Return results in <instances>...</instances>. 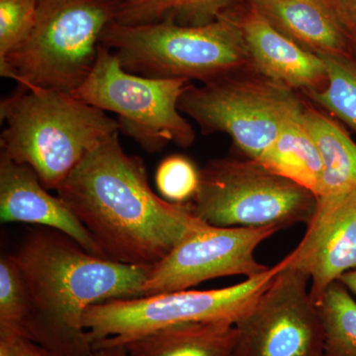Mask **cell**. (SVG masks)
Masks as SVG:
<instances>
[{
	"label": "cell",
	"instance_id": "d6986e66",
	"mask_svg": "<svg viewBox=\"0 0 356 356\" xmlns=\"http://www.w3.org/2000/svg\"><path fill=\"white\" fill-rule=\"evenodd\" d=\"M243 0H123L114 22L123 25L152 24L172 21L199 26L216 21Z\"/></svg>",
	"mask_w": 356,
	"mask_h": 356
},
{
	"label": "cell",
	"instance_id": "30bf717a",
	"mask_svg": "<svg viewBox=\"0 0 356 356\" xmlns=\"http://www.w3.org/2000/svg\"><path fill=\"white\" fill-rule=\"evenodd\" d=\"M236 325L234 356H325L324 327L308 276L285 266Z\"/></svg>",
	"mask_w": 356,
	"mask_h": 356
},
{
	"label": "cell",
	"instance_id": "cb8c5ba5",
	"mask_svg": "<svg viewBox=\"0 0 356 356\" xmlns=\"http://www.w3.org/2000/svg\"><path fill=\"white\" fill-rule=\"evenodd\" d=\"M39 4L40 0H0V64L29 38Z\"/></svg>",
	"mask_w": 356,
	"mask_h": 356
},
{
	"label": "cell",
	"instance_id": "4316f807",
	"mask_svg": "<svg viewBox=\"0 0 356 356\" xmlns=\"http://www.w3.org/2000/svg\"><path fill=\"white\" fill-rule=\"evenodd\" d=\"M90 356H129L124 346H100L95 348Z\"/></svg>",
	"mask_w": 356,
	"mask_h": 356
},
{
	"label": "cell",
	"instance_id": "484cf974",
	"mask_svg": "<svg viewBox=\"0 0 356 356\" xmlns=\"http://www.w3.org/2000/svg\"><path fill=\"white\" fill-rule=\"evenodd\" d=\"M0 339H3L8 343L9 356H58L44 346L25 337Z\"/></svg>",
	"mask_w": 356,
	"mask_h": 356
},
{
	"label": "cell",
	"instance_id": "8992f818",
	"mask_svg": "<svg viewBox=\"0 0 356 356\" xmlns=\"http://www.w3.org/2000/svg\"><path fill=\"white\" fill-rule=\"evenodd\" d=\"M201 221L224 228L280 229L310 221L317 196L255 159H212L200 170L191 202Z\"/></svg>",
	"mask_w": 356,
	"mask_h": 356
},
{
	"label": "cell",
	"instance_id": "9a60e30c",
	"mask_svg": "<svg viewBox=\"0 0 356 356\" xmlns=\"http://www.w3.org/2000/svg\"><path fill=\"white\" fill-rule=\"evenodd\" d=\"M250 4L307 51L318 56H353L332 0H250Z\"/></svg>",
	"mask_w": 356,
	"mask_h": 356
},
{
	"label": "cell",
	"instance_id": "83f0119b",
	"mask_svg": "<svg viewBox=\"0 0 356 356\" xmlns=\"http://www.w3.org/2000/svg\"><path fill=\"white\" fill-rule=\"evenodd\" d=\"M348 291L356 295V268L344 273L339 280Z\"/></svg>",
	"mask_w": 356,
	"mask_h": 356
},
{
	"label": "cell",
	"instance_id": "277c9868",
	"mask_svg": "<svg viewBox=\"0 0 356 356\" xmlns=\"http://www.w3.org/2000/svg\"><path fill=\"white\" fill-rule=\"evenodd\" d=\"M100 42L127 72L152 79L206 83L252 70L242 29L231 10L214 22L199 26L172 21L142 25L112 22Z\"/></svg>",
	"mask_w": 356,
	"mask_h": 356
},
{
	"label": "cell",
	"instance_id": "d4e9b609",
	"mask_svg": "<svg viewBox=\"0 0 356 356\" xmlns=\"http://www.w3.org/2000/svg\"><path fill=\"white\" fill-rule=\"evenodd\" d=\"M351 53L356 58V0H332Z\"/></svg>",
	"mask_w": 356,
	"mask_h": 356
},
{
	"label": "cell",
	"instance_id": "9c48e42d",
	"mask_svg": "<svg viewBox=\"0 0 356 356\" xmlns=\"http://www.w3.org/2000/svg\"><path fill=\"white\" fill-rule=\"evenodd\" d=\"M191 83L184 79H152L129 72L100 44L95 67L72 95L116 114L119 131L154 154L170 143L181 147L193 144V128L178 106Z\"/></svg>",
	"mask_w": 356,
	"mask_h": 356
},
{
	"label": "cell",
	"instance_id": "f1b7e54d",
	"mask_svg": "<svg viewBox=\"0 0 356 356\" xmlns=\"http://www.w3.org/2000/svg\"><path fill=\"white\" fill-rule=\"evenodd\" d=\"M119 1H123V0H119Z\"/></svg>",
	"mask_w": 356,
	"mask_h": 356
},
{
	"label": "cell",
	"instance_id": "8fae6325",
	"mask_svg": "<svg viewBox=\"0 0 356 356\" xmlns=\"http://www.w3.org/2000/svg\"><path fill=\"white\" fill-rule=\"evenodd\" d=\"M278 231L276 227L224 228L204 224L152 267L142 295L181 291L228 276L259 275L269 267L255 259V250Z\"/></svg>",
	"mask_w": 356,
	"mask_h": 356
},
{
	"label": "cell",
	"instance_id": "44dd1931",
	"mask_svg": "<svg viewBox=\"0 0 356 356\" xmlns=\"http://www.w3.org/2000/svg\"><path fill=\"white\" fill-rule=\"evenodd\" d=\"M320 57L327 69V83L322 89L304 95L356 133V58L353 56Z\"/></svg>",
	"mask_w": 356,
	"mask_h": 356
},
{
	"label": "cell",
	"instance_id": "6da1fadb",
	"mask_svg": "<svg viewBox=\"0 0 356 356\" xmlns=\"http://www.w3.org/2000/svg\"><path fill=\"white\" fill-rule=\"evenodd\" d=\"M104 259L154 266L205 222L191 204L154 193L144 161L124 151L118 133L97 145L57 189Z\"/></svg>",
	"mask_w": 356,
	"mask_h": 356
},
{
	"label": "cell",
	"instance_id": "2e32d148",
	"mask_svg": "<svg viewBox=\"0 0 356 356\" xmlns=\"http://www.w3.org/2000/svg\"><path fill=\"white\" fill-rule=\"evenodd\" d=\"M236 325L185 323L163 327L124 344L129 356H234Z\"/></svg>",
	"mask_w": 356,
	"mask_h": 356
},
{
	"label": "cell",
	"instance_id": "ac0fdd59",
	"mask_svg": "<svg viewBox=\"0 0 356 356\" xmlns=\"http://www.w3.org/2000/svg\"><path fill=\"white\" fill-rule=\"evenodd\" d=\"M257 161L269 172L318 195L323 178V163L307 129L304 111L287 124L275 142Z\"/></svg>",
	"mask_w": 356,
	"mask_h": 356
},
{
	"label": "cell",
	"instance_id": "52a82bcc",
	"mask_svg": "<svg viewBox=\"0 0 356 356\" xmlns=\"http://www.w3.org/2000/svg\"><path fill=\"white\" fill-rule=\"evenodd\" d=\"M282 268L281 262L238 284L211 290H181L91 306L84 325L93 348L124 346L145 334L185 323L229 322L247 315Z\"/></svg>",
	"mask_w": 356,
	"mask_h": 356
},
{
	"label": "cell",
	"instance_id": "5bb4252c",
	"mask_svg": "<svg viewBox=\"0 0 356 356\" xmlns=\"http://www.w3.org/2000/svg\"><path fill=\"white\" fill-rule=\"evenodd\" d=\"M236 17L255 72L302 93L324 88L327 69L320 56L276 30L252 4Z\"/></svg>",
	"mask_w": 356,
	"mask_h": 356
},
{
	"label": "cell",
	"instance_id": "3957f363",
	"mask_svg": "<svg viewBox=\"0 0 356 356\" xmlns=\"http://www.w3.org/2000/svg\"><path fill=\"white\" fill-rule=\"evenodd\" d=\"M0 154L31 166L48 191H57L91 149L119 132L116 119L72 93L20 84L0 102Z\"/></svg>",
	"mask_w": 356,
	"mask_h": 356
},
{
	"label": "cell",
	"instance_id": "ba28073f",
	"mask_svg": "<svg viewBox=\"0 0 356 356\" xmlns=\"http://www.w3.org/2000/svg\"><path fill=\"white\" fill-rule=\"evenodd\" d=\"M305 104L297 91L247 70L202 86L189 84L178 106L204 134H227L241 153L257 161Z\"/></svg>",
	"mask_w": 356,
	"mask_h": 356
},
{
	"label": "cell",
	"instance_id": "603a6c76",
	"mask_svg": "<svg viewBox=\"0 0 356 356\" xmlns=\"http://www.w3.org/2000/svg\"><path fill=\"white\" fill-rule=\"evenodd\" d=\"M156 186L168 202L189 203L200 184V170L186 156L172 154L161 161L156 172Z\"/></svg>",
	"mask_w": 356,
	"mask_h": 356
},
{
	"label": "cell",
	"instance_id": "7a4b0ae2",
	"mask_svg": "<svg viewBox=\"0 0 356 356\" xmlns=\"http://www.w3.org/2000/svg\"><path fill=\"white\" fill-rule=\"evenodd\" d=\"M11 255L29 296L26 336L58 356H90L86 312L110 300L142 297L153 267L90 254L48 228L31 232Z\"/></svg>",
	"mask_w": 356,
	"mask_h": 356
},
{
	"label": "cell",
	"instance_id": "ffe728a7",
	"mask_svg": "<svg viewBox=\"0 0 356 356\" xmlns=\"http://www.w3.org/2000/svg\"><path fill=\"white\" fill-rule=\"evenodd\" d=\"M324 327L325 356H356V301L339 281L317 304Z\"/></svg>",
	"mask_w": 356,
	"mask_h": 356
},
{
	"label": "cell",
	"instance_id": "7402d4cb",
	"mask_svg": "<svg viewBox=\"0 0 356 356\" xmlns=\"http://www.w3.org/2000/svg\"><path fill=\"white\" fill-rule=\"evenodd\" d=\"M30 302L13 255L0 257V339L25 337Z\"/></svg>",
	"mask_w": 356,
	"mask_h": 356
},
{
	"label": "cell",
	"instance_id": "4fadbf2b",
	"mask_svg": "<svg viewBox=\"0 0 356 356\" xmlns=\"http://www.w3.org/2000/svg\"><path fill=\"white\" fill-rule=\"evenodd\" d=\"M0 220L56 229L90 254L99 255L92 238L58 196L51 195L31 166L0 154Z\"/></svg>",
	"mask_w": 356,
	"mask_h": 356
},
{
	"label": "cell",
	"instance_id": "e0dca14e",
	"mask_svg": "<svg viewBox=\"0 0 356 356\" xmlns=\"http://www.w3.org/2000/svg\"><path fill=\"white\" fill-rule=\"evenodd\" d=\"M307 129L318 147L323 163L318 196L356 191V144L336 121L305 104Z\"/></svg>",
	"mask_w": 356,
	"mask_h": 356
},
{
	"label": "cell",
	"instance_id": "7c38bea8",
	"mask_svg": "<svg viewBox=\"0 0 356 356\" xmlns=\"http://www.w3.org/2000/svg\"><path fill=\"white\" fill-rule=\"evenodd\" d=\"M310 280L316 304L330 285L356 268V191L318 196L301 242L282 259Z\"/></svg>",
	"mask_w": 356,
	"mask_h": 356
},
{
	"label": "cell",
	"instance_id": "5b68a950",
	"mask_svg": "<svg viewBox=\"0 0 356 356\" xmlns=\"http://www.w3.org/2000/svg\"><path fill=\"white\" fill-rule=\"evenodd\" d=\"M119 0H40L24 44L0 64V74L25 86L74 93L95 67L102 33Z\"/></svg>",
	"mask_w": 356,
	"mask_h": 356
}]
</instances>
